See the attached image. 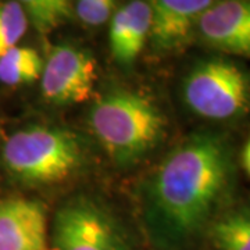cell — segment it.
<instances>
[{"label":"cell","instance_id":"obj_3","mask_svg":"<svg viewBox=\"0 0 250 250\" xmlns=\"http://www.w3.org/2000/svg\"><path fill=\"white\" fill-rule=\"evenodd\" d=\"M6 168L31 185H53L80 170L85 152L71 131L50 125H32L9 136L3 147Z\"/></svg>","mask_w":250,"mask_h":250},{"label":"cell","instance_id":"obj_12","mask_svg":"<svg viewBox=\"0 0 250 250\" xmlns=\"http://www.w3.org/2000/svg\"><path fill=\"white\" fill-rule=\"evenodd\" d=\"M43 60L31 47L16 46L0 56V82L6 85L32 83L41 78Z\"/></svg>","mask_w":250,"mask_h":250},{"label":"cell","instance_id":"obj_16","mask_svg":"<svg viewBox=\"0 0 250 250\" xmlns=\"http://www.w3.org/2000/svg\"><path fill=\"white\" fill-rule=\"evenodd\" d=\"M242 163H243L245 170L248 171V174L250 175V136L243 147V152H242Z\"/></svg>","mask_w":250,"mask_h":250},{"label":"cell","instance_id":"obj_2","mask_svg":"<svg viewBox=\"0 0 250 250\" xmlns=\"http://www.w3.org/2000/svg\"><path fill=\"white\" fill-rule=\"evenodd\" d=\"M90 128L118 164L141 160L160 141L166 118L152 100L131 90H114L93 106Z\"/></svg>","mask_w":250,"mask_h":250},{"label":"cell","instance_id":"obj_14","mask_svg":"<svg viewBox=\"0 0 250 250\" xmlns=\"http://www.w3.org/2000/svg\"><path fill=\"white\" fill-rule=\"evenodd\" d=\"M28 28V18L21 3H0V56L16 47Z\"/></svg>","mask_w":250,"mask_h":250},{"label":"cell","instance_id":"obj_9","mask_svg":"<svg viewBox=\"0 0 250 250\" xmlns=\"http://www.w3.org/2000/svg\"><path fill=\"white\" fill-rule=\"evenodd\" d=\"M0 250H47L43 206L20 197L0 200Z\"/></svg>","mask_w":250,"mask_h":250},{"label":"cell","instance_id":"obj_4","mask_svg":"<svg viewBox=\"0 0 250 250\" xmlns=\"http://www.w3.org/2000/svg\"><path fill=\"white\" fill-rule=\"evenodd\" d=\"M182 98L203 120H239L250 111V71L228 57L200 60L184 78Z\"/></svg>","mask_w":250,"mask_h":250},{"label":"cell","instance_id":"obj_5","mask_svg":"<svg viewBox=\"0 0 250 250\" xmlns=\"http://www.w3.org/2000/svg\"><path fill=\"white\" fill-rule=\"evenodd\" d=\"M56 250H132L124 229L104 207L75 197L54 215Z\"/></svg>","mask_w":250,"mask_h":250},{"label":"cell","instance_id":"obj_10","mask_svg":"<svg viewBox=\"0 0 250 250\" xmlns=\"http://www.w3.org/2000/svg\"><path fill=\"white\" fill-rule=\"evenodd\" d=\"M152 7L149 1L135 0L111 16L110 49L117 62L129 65L142 52L150 32Z\"/></svg>","mask_w":250,"mask_h":250},{"label":"cell","instance_id":"obj_7","mask_svg":"<svg viewBox=\"0 0 250 250\" xmlns=\"http://www.w3.org/2000/svg\"><path fill=\"white\" fill-rule=\"evenodd\" d=\"M196 34L221 53L250 59V0L213 1L199 17Z\"/></svg>","mask_w":250,"mask_h":250},{"label":"cell","instance_id":"obj_13","mask_svg":"<svg viewBox=\"0 0 250 250\" xmlns=\"http://www.w3.org/2000/svg\"><path fill=\"white\" fill-rule=\"evenodd\" d=\"M28 22L42 34H49L74 16V6L67 0H27L21 3Z\"/></svg>","mask_w":250,"mask_h":250},{"label":"cell","instance_id":"obj_6","mask_svg":"<svg viewBox=\"0 0 250 250\" xmlns=\"http://www.w3.org/2000/svg\"><path fill=\"white\" fill-rule=\"evenodd\" d=\"M96 77V60L88 50L72 45L56 46L43 64L42 95L54 104L82 103L90 98Z\"/></svg>","mask_w":250,"mask_h":250},{"label":"cell","instance_id":"obj_15","mask_svg":"<svg viewBox=\"0 0 250 250\" xmlns=\"http://www.w3.org/2000/svg\"><path fill=\"white\" fill-rule=\"evenodd\" d=\"M116 9L111 0H81L74 6V14L86 25L96 27L106 22Z\"/></svg>","mask_w":250,"mask_h":250},{"label":"cell","instance_id":"obj_8","mask_svg":"<svg viewBox=\"0 0 250 250\" xmlns=\"http://www.w3.org/2000/svg\"><path fill=\"white\" fill-rule=\"evenodd\" d=\"M149 38L154 49L179 50L196 32L197 21L211 0H154Z\"/></svg>","mask_w":250,"mask_h":250},{"label":"cell","instance_id":"obj_1","mask_svg":"<svg viewBox=\"0 0 250 250\" xmlns=\"http://www.w3.org/2000/svg\"><path fill=\"white\" fill-rule=\"evenodd\" d=\"M236 184L229 139L214 131L189 135L143 185L142 218L152 241L166 250L192 245L232 205Z\"/></svg>","mask_w":250,"mask_h":250},{"label":"cell","instance_id":"obj_11","mask_svg":"<svg viewBox=\"0 0 250 250\" xmlns=\"http://www.w3.org/2000/svg\"><path fill=\"white\" fill-rule=\"evenodd\" d=\"M215 250H250V202L227 207L208 227Z\"/></svg>","mask_w":250,"mask_h":250}]
</instances>
